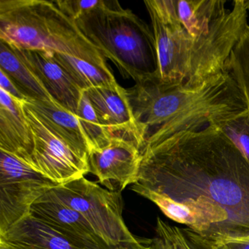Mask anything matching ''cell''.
<instances>
[{"label": "cell", "mask_w": 249, "mask_h": 249, "mask_svg": "<svg viewBox=\"0 0 249 249\" xmlns=\"http://www.w3.org/2000/svg\"><path fill=\"white\" fill-rule=\"evenodd\" d=\"M131 189L202 237L249 235V163L217 125L141 150Z\"/></svg>", "instance_id": "cell-1"}, {"label": "cell", "mask_w": 249, "mask_h": 249, "mask_svg": "<svg viewBox=\"0 0 249 249\" xmlns=\"http://www.w3.org/2000/svg\"><path fill=\"white\" fill-rule=\"evenodd\" d=\"M127 92L137 122L148 133L143 147L182 131L218 126L249 109L246 91L228 71L195 88L166 84L153 75Z\"/></svg>", "instance_id": "cell-2"}, {"label": "cell", "mask_w": 249, "mask_h": 249, "mask_svg": "<svg viewBox=\"0 0 249 249\" xmlns=\"http://www.w3.org/2000/svg\"><path fill=\"white\" fill-rule=\"evenodd\" d=\"M157 54L154 76L166 84L195 88L227 71L234 46L248 24L244 0H235L208 34L191 36L178 20L172 0L144 2Z\"/></svg>", "instance_id": "cell-3"}, {"label": "cell", "mask_w": 249, "mask_h": 249, "mask_svg": "<svg viewBox=\"0 0 249 249\" xmlns=\"http://www.w3.org/2000/svg\"><path fill=\"white\" fill-rule=\"evenodd\" d=\"M0 40L17 49L64 53L109 68L55 1L0 0Z\"/></svg>", "instance_id": "cell-4"}, {"label": "cell", "mask_w": 249, "mask_h": 249, "mask_svg": "<svg viewBox=\"0 0 249 249\" xmlns=\"http://www.w3.org/2000/svg\"><path fill=\"white\" fill-rule=\"evenodd\" d=\"M75 22L124 78H132L137 83L155 73L157 54L152 30L117 1L104 0L103 5Z\"/></svg>", "instance_id": "cell-5"}, {"label": "cell", "mask_w": 249, "mask_h": 249, "mask_svg": "<svg viewBox=\"0 0 249 249\" xmlns=\"http://www.w3.org/2000/svg\"><path fill=\"white\" fill-rule=\"evenodd\" d=\"M50 192L81 213L97 235L113 249H144L123 218L122 192L107 190L85 177L59 185Z\"/></svg>", "instance_id": "cell-6"}, {"label": "cell", "mask_w": 249, "mask_h": 249, "mask_svg": "<svg viewBox=\"0 0 249 249\" xmlns=\"http://www.w3.org/2000/svg\"><path fill=\"white\" fill-rule=\"evenodd\" d=\"M57 183L0 150V234L30 214L32 205Z\"/></svg>", "instance_id": "cell-7"}, {"label": "cell", "mask_w": 249, "mask_h": 249, "mask_svg": "<svg viewBox=\"0 0 249 249\" xmlns=\"http://www.w3.org/2000/svg\"><path fill=\"white\" fill-rule=\"evenodd\" d=\"M33 141L34 169L58 185L81 178L89 173V161L58 138L24 103Z\"/></svg>", "instance_id": "cell-8"}, {"label": "cell", "mask_w": 249, "mask_h": 249, "mask_svg": "<svg viewBox=\"0 0 249 249\" xmlns=\"http://www.w3.org/2000/svg\"><path fill=\"white\" fill-rule=\"evenodd\" d=\"M141 161V149L135 141L113 136L104 148L90 151L89 173L109 190L122 192L138 182Z\"/></svg>", "instance_id": "cell-9"}, {"label": "cell", "mask_w": 249, "mask_h": 249, "mask_svg": "<svg viewBox=\"0 0 249 249\" xmlns=\"http://www.w3.org/2000/svg\"><path fill=\"white\" fill-rule=\"evenodd\" d=\"M84 91L107 132L135 141L142 149L148 133L135 119L127 89L116 84Z\"/></svg>", "instance_id": "cell-10"}, {"label": "cell", "mask_w": 249, "mask_h": 249, "mask_svg": "<svg viewBox=\"0 0 249 249\" xmlns=\"http://www.w3.org/2000/svg\"><path fill=\"white\" fill-rule=\"evenodd\" d=\"M30 213L80 249H113L97 235L81 213L61 202L50 191L32 205Z\"/></svg>", "instance_id": "cell-11"}, {"label": "cell", "mask_w": 249, "mask_h": 249, "mask_svg": "<svg viewBox=\"0 0 249 249\" xmlns=\"http://www.w3.org/2000/svg\"><path fill=\"white\" fill-rule=\"evenodd\" d=\"M13 48L54 101L76 116L84 91L56 62L53 53Z\"/></svg>", "instance_id": "cell-12"}, {"label": "cell", "mask_w": 249, "mask_h": 249, "mask_svg": "<svg viewBox=\"0 0 249 249\" xmlns=\"http://www.w3.org/2000/svg\"><path fill=\"white\" fill-rule=\"evenodd\" d=\"M0 150L12 154L35 170L33 161L34 141L20 101L0 89Z\"/></svg>", "instance_id": "cell-13"}, {"label": "cell", "mask_w": 249, "mask_h": 249, "mask_svg": "<svg viewBox=\"0 0 249 249\" xmlns=\"http://www.w3.org/2000/svg\"><path fill=\"white\" fill-rule=\"evenodd\" d=\"M24 103L58 138L89 161V145L75 115L65 110L54 100H26Z\"/></svg>", "instance_id": "cell-14"}, {"label": "cell", "mask_w": 249, "mask_h": 249, "mask_svg": "<svg viewBox=\"0 0 249 249\" xmlns=\"http://www.w3.org/2000/svg\"><path fill=\"white\" fill-rule=\"evenodd\" d=\"M0 241L11 249H81L30 213L0 234Z\"/></svg>", "instance_id": "cell-15"}, {"label": "cell", "mask_w": 249, "mask_h": 249, "mask_svg": "<svg viewBox=\"0 0 249 249\" xmlns=\"http://www.w3.org/2000/svg\"><path fill=\"white\" fill-rule=\"evenodd\" d=\"M224 0H172L178 20L195 37L208 34L228 11Z\"/></svg>", "instance_id": "cell-16"}, {"label": "cell", "mask_w": 249, "mask_h": 249, "mask_svg": "<svg viewBox=\"0 0 249 249\" xmlns=\"http://www.w3.org/2000/svg\"><path fill=\"white\" fill-rule=\"evenodd\" d=\"M0 71H2L27 100H54L36 75L17 56L14 48L0 40Z\"/></svg>", "instance_id": "cell-17"}, {"label": "cell", "mask_w": 249, "mask_h": 249, "mask_svg": "<svg viewBox=\"0 0 249 249\" xmlns=\"http://www.w3.org/2000/svg\"><path fill=\"white\" fill-rule=\"evenodd\" d=\"M56 62L83 90L118 84L110 68H102L71 55L53 53Z\"/></svg>", "instance_id": "cell-18"}, {"label": "cell", "mask_w": 249, "mask_h": 249, "mask_svg": "<svg viewBox=\"0 0 249 249\" xmlns=\"http://www.w3.org/2000/svg\"><path fill=\"white\" fill-rule=\"evenodd\" d=\"M76 116L81 129L88 141L90 151L101 149L108 145L113 136L102 124L86 91H84L80 102Z\"/></svg>", "instance_id": "cell-19"}, {"label": "cell", "mask_w": 249, "mask_h": 249, "mask_svg": "<svg viewBox=\"0 0 249 249\" xmlns=\"http://www.w3.org/2000/svg\"><path fill=\"white\" fill-rule=\"evenodd\" d=\"M156 231L170 249H205L200 235L189 228H179L157 218Z\"/></svg>", "instance_id": "cell-20"}, {"label": "cell", "mask_w": 249, "mask_h": 249, "mask_svg": "<svg viewBox=\"0 0 249 249\" xmlns=\"http://www.w3.org/2000/svg\"><path fill=\"white\" fill-rule=\"evenodd\" d=\"M227 71L243 87L249 100V25L231 52Z\"/></svg>", "instance_id": "cell-21"}, {"label": "cell", "mask_w": 249, "mask_h": 249, "mask_svg": "<svg viewBox=\"0 0 249 249\" xmlns=\"http://www.w3.org/2000/svg\"><path fill=\"white\" fill-rule=\"evenodd\" d=\"M249 163V109L218 125Z\"/></svg>", "instance_id": "cell-22"}, {"label": "cell", "mask_w": 249, "mask_h": 249, "mask_svg": "<svg viewBox=\"0 0 249 249\" xmlns=\"http://www.w3.org/2000/svg\"><path fill=\"white\" fill-rule=\"evenodd\" d=\"M55 2L65 15L76 21L103 5L104 0H56Z\"/></svg>", "instance_id": "cell-23"}, {"label": "cell", "mask_w": 249, "mask_h": 249, "mask_svg": "<svg viewBox=\"0 0 249 249\" xmlns=\"http://www.w3.org/2000/svg\"><path fill=\"white\" fill-rule=\"evenodd\" d=\"M200 237L205 249H249V235L224 239Z\"/></svg>", "instance_id": "cell-24"}, {"label": "cell", "mask_w": 249, "mask_h": 249, "mask_svg": "<svg viewBox=\"0 0 249 249\" xmlns=\"http://www.w3.org/2000/svg\"><path fill=\"white\" fill-rule=\"evenodd\" d=\"M0 75H1L0 76V89H2L4 91L8 93L10 95L20 101H24L27 100L26 97L21 94V91L16 87L12 81L2 71H0Z\"/></svg>", "instance_id": "cell-25"}, {"label": "cell", "mask_w": 249, "mask_h": 249, "mask_svg": "<svg viewBox=\"0 0 249 249\" xmlns=\"http://www.w3.org/2000/svg\"><path fill=\"white\" fill-rule=\"evenodd\" d=\"M141 240L144 249H170L165 241L160 237L153 239L141 238Z\"/></svg>", "instance_id": "cell-26"}, {"label": "cell", "mask_w": 249, "mask_h": 249, "mask_svg": "<svg viewBox=\"0 0 249 249\" xmlns=\"http://www.w3.org/2000/svg\"><path fill=\"white\" fill-rule=\"evenodd\" d=\"M0 249H11L8 245L5 244L4 242L0 241Z\"/></svg>", "instance_id": "cell-27"}, {"label": "cell", "mask_w": 249, "mask_h": 249, "mask_svg": "<svg viewBox=\"0 0 249 249\" xmlns=\"http://www.w3.org/2000/svg\"><path fill=\"white\" fill-rule=\"evenodd\" d=\"M244 4L245 6H246V9H247V11H249V1H247V0H244Z\"/></svg>", "instance_id": "cell-28"}]
</instances>
